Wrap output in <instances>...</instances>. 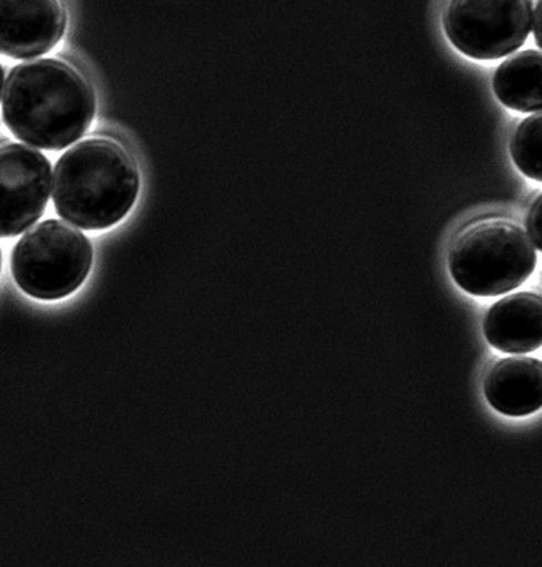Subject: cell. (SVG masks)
Masks as SVG:
<instances>
[{
  "mask_svg": "<svg viewBox=\"0 0 542 567\" xmlns=\"http://www.w3.org/2000/svg\"><path fill=\"white\" fill-rule=\"evenodd\" d=\"M94 112L93 87L65 62H24L7 79L3 122L28 145L51 152L68 148L89 131Z\"/></svg>",
  "mask_w": 542,
  "mask_h": 567,
  "instance_id": "cell-1",
  "label": "cell"
},
{
  "mask_svg": "<svg viewBox=\"0 0 542 567\" xmlns=\"http://www.w3.org/2000/svg\"><path fill=\"white\" fill-rule=\"evenodd\" d=\"M139 192L134 157L113 140H83L55 164V212L80 229L103 230L121 223Z\"/></svg>",
  "mask_w": 542,
  "mask_h": 567,
  "instance_id": "cell-2",
  "label": "cell"
},
{
  "mask_svg": "<svg viewBox=\"0 0 542 567\" xmlns=\"http://www.w3.org/2000/svg\"><path fill=\"white\" fill-rule=\"evenodd\" d=\"M533 241L515 224L491 219L473 224L453 241L449 268L454 282L471 296L512 292L536 268Z\"/></svg>",
  "mask_w": 542,
  "mask_h": 567,
  "instance_id": "cell-3",
  "label": "cell"
},
{
  "mask_svg": "<svg viewBox=\"0 0 542 567\" xmlns=\"http://www.w3.org/2000/svg\"><path fill=\"white\" fill-rule=\"evenodd\" d=\"M93 247L75 227L49 219L24 234L12 254L20 289L38 300H61L89 278Z\"/></svg>",
  "mask_w": 542,
  "mask_h": 567,
  "instance_id": "cell-4",
  "label": "cell"
},
{
  "mask_svg": "<svg viewBox=\"0 0 542 567\" xmlns=\"http://www.w3.org/2000/svg\"><path fill=\"white\" fill-rule=\"evenodd\" d=\"M531 24L530 0H449L443 10L450 43L475 61H498L519 51Z\"/></svg>",
  "mask_w": 542,
  "mask_h": 567,
  "instance_id": "cell-5",
  "label": "cell"
},
{
  "mask_svg": "<svg viewBox=\"0 0 542 567\" xmlns=\"http://www.w3.org/2000/svg\"><path fill=\"white\" fill-rule=\"evenodd\" d=\"M51 164L19 143L0 146V237H16L43 216L51 197Z\"/></svg>",
  "mask_w": 542,
  "mask_h": 567,
  "instance_id": "cell-6",
  "label": "cell"
},
{
  "mask_svg": "<svg viewBox=\"0 0 542 567\" xmlns=\"http://www.w3.org/2000/svg\"><path fill=\"white\" fill-rule=\"evenodd\" d=\"M68 13L61 0H0V54L33 59L61 43Z\"/></svg>",
  "mask_w": 542,
  "mask_h": 567,
  "instance_id": "cell-7",
  "label": "cell"
},
{
  "mask_svg": "<svg viewBox=\"0 0 542 567\" xmlns=\"http://www.w3.org/2000/svg\"><path fill=\"white\" fill-rule=\"evenodd\" d=\"M484 336L500 352H534L542 348V297L513 293L495 303L485 315Z\"/></svg>",
  "mask_w": 542,
  "mask_h": 567,
  "instance_id": "cell-8",
  "label": "cell"
},
{
  "mask_svg": "<svg viewBox=\"0 0 542 567\" xmlns=\"http://www.w3.org/2000/svg\"><path fill=\"white\" fill-rule=\"evenodd\" d=\"M484 394L500 414H534L542 409V362L530 357L500 360L485 377Z\"/></svg>",
  "mask_w": 542,
  "mask_h": 567,
  "instance_id": "cell-9",
  "label": "cell"
},
{
  "mask_svg": "<svg viewBox=\"0 0 542 567\" xmlns=\"http://www.w3.org/2000/svg\"><path fill=\"white\" fill-rule=\"evenodd\" d=\"M495 96L503 106L519 112L542 111V54L524 51L495 70Z\"/></svg>",
  "mask_w": 542,
  "mask_h": 567,
  "instance_id": "cell-10",
  "label": "cell"
},
{
  "mask_svg": "<svg viewBox=\"0 0 542 567\" xmlns=\"http://www.w3.org/2000/svg\"><path fill=\"white\" fill-rule=\"evenodd\" d=\"M510 153L521 173L542 182V112L521 122L513 133Z\"/></svg>",
  "mask_w": 542,
  "mask_h": 567,
  "instance_id": "cell-11",
  "label": "cell"
},
{
  "mask_svg": "<svg viewBox=\"0 0 542 567\" xmlns=\"http://www.w3.org/2000/svg\"><path fill=\"white\" fill-rule=\"evenodd\" d=\"M526 230L534 247L542 251V195L536 198L528 213Z\"/></svg>",
  "mask_w": 542,
  "mask_h": 567,
  "instance_id": "cell-12",
  "label": "cell"
},
{
  "mask_svg": "<svg viewBox=\"0 0 542 567\" xmlns=\"http://www.w3.org/2000/svg\"><path fill=\"white\" fill-rule=\"evenodd\" d=\"M533 30L534 40H536V44L542 49V0H538L536 10H534Z\"/></svg>",
  "mask_w": 542,
  "mask_h": 567,
  "instance_id": "cell-13",
  "label": "cell"
},
{
  "mask_svg": "<svg viewBox=\"0 0 542 567\" xmlns=\"http://www.w3.org/2000/svg\"><path fill=\"white\" fill-rule=\"evenodd\" d=\"M6 76H3V69H2V65H0V97H2V91H3V87H6Z\"/></svg>",
  "mask_w": 542,
  "mask_h": 567,
  "instance_id": "cell-14",
  "label": "cell"
},
{
  "mask_svg": "<svg viewBox=\"0 0 542 567\" xmlns=\"http://www.w3.org/2000/svg\"><path fill=\"white\" fill-rule=\"evenodd\" d=\"M0 269H2V254H0Z\"/></svg>",
  "mask_w": 542,
  "mask_h": 567,
  "instance_id": "cell-15",
  "label": "cell"
}]
</instances>
